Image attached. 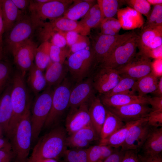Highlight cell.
Instances as JSON below:
<instances>
[{"label": "cell", "instance_id": "1", "mask_svg": "<svg viewBox=\"0 0 162 162\" xmlns=\"http://www.w3.org/2000/svg\"><path fill=\"white\" fill-rule=\"evenodd\" d=\"M67 133L65 128L59 127L42 136L34 146L27 162H35L45 159L58 160L63 157L68 149Z\"/></svg>", "mask_w": 162, "mask_h": 162}, {"label": "cell", "instance_id": "2", "mask_svg": "<svg viewBox=\"0 0 162 162\" xmlns=\"http://www.w3.org/2000/svg\"><path fill=\"white\" fill-rule=\"evenodd\" d=\"M24 78L19 71L15 73L12 79L10 98L13 112L6 134L9 138L22 117L30 108L29 96Z\"/></svg>", "mask_w": 162, "mask_h": 162}, {"label": "cell", "instance_id": "3", "mask_svg": "<svg viewBox=\"0 0 162 162\" xmlns=\"http://www.w3.org/2000/svg\"><path fill=\"white\" fill-rule=\"evenodd\" d=\"M32 132L31 112L28 109L22 117L9 138L15 162H27L29 154Z\"/></svg>", "mask_w": 162, "mask_h": 162}, {"label": "cell", "instance_id": "4", "mask_svg": "<svg viewBox=\"0 0 162 162\" xmlns=\"http://www.w3.org/2000/svg\"><path fill=\"white\" fill-rule=\"evenodd\" d=\"M139 37L134 31L118 42L100 64V67L117 70L128 63L136 53Z\"/></svg>", "mask_w": 162, "mask_h": 162}, {"label": "cell", "instance_id": "5", "mask_svg": "<svg viewBox=\"0 0 162 162\" xmlns=\"http://www.w3.org/2000/svg\"><path fill=\"white\" fill-rule=\"evenodd\" d=\"M73 1L49 0L44 3L31 0L29 15L37 29L49 19L52 20L61 17L66 11Z\"/></svg>", "mask_w": 162, "mask_h": 162}, {"label": "cell", "instance_id": "6", "mask_svg": "<svg viewBox=\"0 0 162 162\" xmlns=\"http://www.w3.org/2000/svg\"><path fill=\"white\" fill-rule=\"evenodd\" d=\"M53 90L48 87L36 97L31 113L32 137L34 141L38 137L50 111Z\"/></svg>", "mask_w": 162, "mask_h": 162}, {"label": "cell", "instance_id": "7", "mask_svg": "<svg viewBox=\"0 0 162 162\" xmlns=\"http://www.w3.org/2000/svg\"><path fill=\"white\" fill-rule=\"evenodd\" d=\"M67 68L73 80L79 82L89 77L93 65L95 63L92 48H88L69 56Z\"/></svg>", "mask_w": 162, "mask_h": 162}, {"label": "cell", "instance_id": "8", "mask_svg": "<svg viewBox=\"0 0 162 162\" xmlns=\"http://www.w3.org/2000/svg\"><path fill=\"white\" fill-rule=\"evenodd\" d=\"M72 87L66 78L53 89L51 109L44 126H51L62 116L69 107L70 91Z\"/></svg>", "mask_w": 162, "mask_h": 162}, {"label": "cell", "instance_id": "9", "mask_svg": "<svg viewBox=\"0 0 162 162\" xmlns=\"http://www.w3.org/2000/svg\"><path fill=\"white\" fill-rule=\"evenodd\" d=\"M37 29L29 14H25L7 32L5 43L8 50L12 53L20 45L31 39Z\"/></svg>", "mask_w": 162, "mask_h": 162}, {"label": "cell", "instance_id": "10", "mask_svg": "<svg viewBox=\"0 0 162 162\" xmlns=\"http://www.w3.org/2000/svg\"><path fill=\"white\" fill-rule=\"evenodd\" d=\"M148 117L138 120L129 128L125 140L121 147L123 151L142 148L152 127L148 122Z\"/></svg>", "mask_w": 162, "mask_h": 162}, {"label": "cell", "instance_id": "11", "mask_svg": "<svg viewBox=\"0 0 162 162\" xmlns=\"http://www.w3.org/2000/svg\"><path fill=\"white\" fill-rule=\"evenodd\" d=\"M152 62L150 58L139 51L128 63L116 70L122 77L137 80L151 72Z\"/></svg>", "mask_w": 162, "mask_h": 162}, {"label": "cell", "instance_id": "12", "mask_svg": "<svg viewBox=\"0 0 162 162\" xmlns=\"http://www.w3.org/2000/svg\"><path fill=\"white\" fill-rule=\"evenodd\" d=\"M40 30L42 34L47 38H49L50 35L55 32L74 31L86 36L90 31L79 22L63 16L52 20L49 22H44Z\"/></svg>", "mask_w": 162, "mask_h": 162}, {"label": "cell", "instance_id": "13", "mask_svg": "<svg viewBox=\"0 0 162 162\" xmlns=\"http://www.w3.org/2000/svg\"><path fill=\"white\" fill-rule=\"evenodd\" d=\"M148 104L134 103L120 107L106 108L125 123L148 117L152 111Z\"/></svg>", "mask_w": 162, "mask_h": 162}, {"label": "cell", "instance_id": "14", "mask_svg": "<svg viewBox=\"0 0 162 162\" xmlns=\"http://www.w3.org/2000/svg\"><path fill=\"white\" fill-rule=\"evenodd\" d=\"M37 47L35 43L31 39L20 45L11 53L15 64L24 77L34 64Z\"/></svg>", "mask_w": 162, "mask_h": 162}, {"label": "cell", "instance_id": "15", "mask_svg": "<svg viewBox=\"0 0 162 162\" xmlns=\"http://www.w3.org/2000/svg\"><path fill=\"white\" fill-rule=\"evenodd\" d=\"M72 87L69 108L70 111L78 108L82 104L88 102L95 95L92 78L88 77Z\"/></svg>", "mask_w": 162, "mask_h": 162}, {"label": "cell", "instance_id": "16", "mask_svg": "<svg viewBox=\"0 0 162 162\" xmlns=\"http://www.w3.org/2000/svg\"><path fill=\"white\" fill-rule=\"evenodd\" d=\"M130 32L115 36L100 33L96 37L93 44L95 62L101 64L109 55L115 46L127 36Z\"/></svg>", "mask_w": 162, "mask_h": 162}, {"label": "cell", "instance_id": "17", "mask_svg": "<svg viewBox=\"0 0 162 162\" xmlns=\"http://www.w3.org/2000/svg\"><path fill=\"white\" fill-rule=\"evenodd\" d=\"M88 102L84 103L77 109L70 111L66 119L65 124V129L68 135L92 125L89 113Z\"/></svg>", "mask_w": 162, "mask_h": 162}, {"label": "cell", "instance_id": "18", "mask_svg": "<svg viewBox=\"0 0 162 162\" xmlns=\"http://www.w3.org/2000/svg\"><path fill=\"white\" fill-rule=\"evenodd\" d=\"M117 70L101 68L92 78L95 91L101 95L111 91L121 78Z\"/></svg>", "mask_w": 162, "mask_h": 162}, {"label": "cell", "instance_id": "19", "mask_svg": "<svg viewBox=\"0 0 162 162\" xmlns=\"http://www.w3.org/2000/svg\"><path fill=\"white\" fill-rule=\"evenodd\" d=\"M99 138V136L91 125L67 136V146L71 148H86L92 142Z\"/></svg>", "mask_w": 162, "mask_h": 162}, {"label": "cell", "instance_id": "20", "mask_svg": "<svg viewBox=\"0 0 162 162\" xmlns=\"http://www.w3.org/2000/svg\"><path fill=\"white\" fill-rule=\"evenodd\" d=\"M142 30L139 35V51L143 52L162 45V26L149 27Z\"/></svg>", "mask_w": 162, "mask_h": 162}, {"label": "cell", "instance_id": "21", "mask_svg": "<svg viewBox=\"0 0 162 162\" xmlns=\"http://www.w3.org/2000/svg\"><path fill=\"white\" fill-rule=\"evenodd\" d=\"M117 14L121 28L124 30L142 28L145 22L142 14L129 6L119 9Z\"/></svg>", "mask_w": 162, "mask_h": 162}, {"label": "cell", "instance_id": "22", "mask_svg": "<svg viewBox=\"0 0 162 162\" xmlns=\"http://www.w3.org/2000/svg\"><path fill=\"white\" fill-rule=\"evenodd\" d=\"M88 105L92 124L100 137L101 128L106 118V109L98 96H95L93 98L88 102Z\"/></svg>", "mask_w": 162, "mask_h": 162}, {"label": "cell", "instance_id": "23", "mask_svg": "<svg viewBox=\"0 0 162 162\" xmlns=\"http://www.w3.org/2000/svg\"><path fill=\"white\" fill-rule=\"evenodd\" d=\"M101 95L100 98L106 107H118L134 103L148 104V97L146 96L124 94H116L109 96Z\"/></svg>", "mask_w": 162, "mask_h": 162}, {"label": "cell", "instance_id": "24", "mask_svg": "<svg viewBox=\"0 0 162 162\" xmlns=\"http://www.w3.org/2000/svg\"><path fill=\"white\" fill-rule=\"evenodd\" d=\"M11 84H9L0 96V129L6 135L12 115L10 94Z\"/></svg>", "mask_w": 162, "mask_h": 162}, {"label": "cell", "instance_id": "25", "mask_svg": "<svg viewBox=\"0 0 162 162\" xmlns=\"http://www.w3.org/2000/svg\"><path fill=\"white\" fill-rule=\"evenodd\" d=\"M1 8L4 31L7 32L26 13L19 10L12 0H2Z\"/></svg>", "mask_w": 162, "mask_h": 162}, {"label": "cell", "instance_id": "26", "mask_svg": "<svg viewBox=\"0 0 162 162\" xmlns=\"http://www.w3.org/2000/svg\"><path fill=\"white\" fill-rule=\"evenodd\" d=\"M144 154H155L162 151V127H152L142 147Z\"/></svg>", "mask_w": 162, "mask_h": 162}, {"label": "cell", "instance_id": "27", "mask_svg": "<svg viewBox=\"0 0 162 162\" xmlns=\"http://www.w3.org/2000/svg\"><path fill=\"white\" fill-rule=\"evenodd\" d=\"M68 71V68L65 69L63 64L51 61L44 74L47 87H55L61 84L66 78Z\"/></svg>", "mask_w": 162, "mask_h": 162}, {"label": "cell", "instance_id": "28", "mask_svg": "<svg viewBox=\"0 0 162 162\" xmlns=\"http://www.w3.org/2000/svg\"><path fill=\"white\" fill-rule=\"evenodd\" d=\"M28 72L27 83L35 94H38L48 87L43 71L37 67L34 64Z\"/></svg>", "mask_w": 162, "mask_h": 162}, {"label": "cell", "instance_id": "29", "mask_svg": "<svg viewBox=\"0 0 162 162\" xmlns=\"http://www.w3.org/2000/svg\"><path fill=\"white\" fill-rule=\"evenodd\" d=\"M136 121L125 123L123 127L110 135L104 139H100L99 144L114 148H121L125 140L129 129Z\"/></svg>", "mask_w": 162, "mask_h": 162}, {"label": "cell", "instance_id": "30", "mask_svg": "<svg viewBox=\"0 0 162 162\" xmlns=\"http://www.w3.org/2000/svg\"><path fill=\"white\" fill-rule=\"evenodd\" d=\"M75 3L68 8L63 17L76 21L82 17L95 4L94 0H76Z\"/></svg>", "mask_w": 162, "mask_h": 162}, {"label": "cell", "instance_id": "31", "mask_svg": "<svg viewBox=\"0 0 162 162\" xmlns=\"http://www.w3.org/2000/svg\"><path fill=\"white\" fill-rule=\"evenodd\" d=\"M106 109V118L101 130L100 140L108 137L122 128L125 124L116 115Z\"/></svg>", "mask_w": 162, "mask_h": 162}, {"label": "cell", "instance_id": "32", "mask_svg": "<svg viewBox=\"0 0 162 162\" xmlns=\"http://www.w3.org/2000/svg\"><path fill=\"white\" fill-rule=\"evenodd\" d=\"M116 86L110 92L104 94L105 96H109L116 94H124L135 95L137 91V80L128 77H122Z\"/></svg>", "mask_w": 162, "mask_h": 162}, {"label": "cell", "instance_id": "33", "mask_svg": "<svg viewBox=\"0 0 162 162\" xmlns=\"http://www.w3.org/2000/svg\"><path fill=\"white\" fill-rule=\"evenodd\" d=\"M98 4L92 6L79 22L82 26L90 31L91 28L97 27L104 20Z\"/></svg>", "mask_w": 162, "mask_h": 162}, {"label": "cell", "instance_id": "34", "mask_svg": "<svg viewBox=\"0 0 162 162\" xmlns=\"http://www.w3.org/2000/svg\"><path fill=\"white\" fill-rule=\"evenodd\" d=\"M158 78L151 72L137 80V91L138 95L142 96L154 92L156 90L158 82Z\"/></svg>", "mask_w": 162, "mask_h": 162}, {"label": "cell", "instance_id": "35", "mask_svg": "<svg viewBox=\"0 0 162 162\" xmlns=\"http://www.w3.org/2000/svg\"><path fill=\"white\" fill-rule=\"evenodd\" d=\"M49 44L48 41L42 42L37 47L35 54L34 64L43 71L51 62L49 55Z\"/></svg>", "mask_w": 162, "mask_h": 162}, {"label": "cell", "instance_id": "36", "mask_svg": "<svg viewBox=\"0 0 162 162\" xmlns=\"http://www.w3.org/2000/svg\"><path fill=\"white\" fill-rule=\"evenodd\" d=\"M120 1L117 0H97L104 19L113 17L120 9Z\"/></svg>", "mask_w": 162, "mask_h": 162}, {"label": "cell", "instance_id": "37", "mask_svg": "<svg viewBox=\"0 0 162 162\" xmlns=\"http://www.w3.org/2000/svg\"><path fill=\"white\" fill-rule=\"evenodd\" d=\"M62 162H87V148L67 149Z\"/></svg>", "mask_w": 162, "mask_h": 162}, {"label": "cell", "instance_id": "38", "mask_svg": "<svg viewBox=\"0 0 162 162\" xmlns=\"http://www.w3.org/2000/svg\"><path fill=\"white\" fill-rule=\"evenodd\" d=\"M12 67L8 62L0 60V96L9 84Z\"/></svg>", "mask_w": 162, "mask_h": 162}, {"label": "cell", "instance_id": "39", "mask_svg": "<svg viewBox=\"0 0 162 162\" xmlns=\"http://www.w3.org/2000/svg\"><path fill=\"white\" fill-rule=\"evenodd\" d=\"M49 52L52 62L64 64L68 56V50L54 45L49 42Z\"/></svg>", "mask_w": 162, "mask_h": 162}, {"label": "cell", "instance_id": "40", "mask_svg": "<svg viewBox=\"0 0 162 162\" xmlns=\"http://www.w3.org/2000/svg\"><path fill=\"white\" fill-rule=\"evenodd\" d=\"M130 7L138 12L147 17L151 12V5L146 0L124 1Z\"/></svg>", "mask_w": 162, "mask_h": 162}, {"label": "cell", "instance_id": "41", "mask_svg": "<svg viewBox=\"0 0 162 162\" xmlns=\"http://www.w3.org/2000/svg\"><path fill=\"white\" fill-rule=\"evenodd\" d=\"M100 25L101 31L112 30L118 34L121 28L118 20L113 17L104 18Z\"/></svg>", "mask_w": 162, "mask_h": 162}, {"label": "cell", "instance_id": "42", "mask_svg": "<svg viewBox=\"0 0 162 162\" xmlns=\"http://www.w3.org/2000/svg\"><path fill=\"white\" fill-rule=\"evenodd\" d=\"M90 45V42L87 37L81 35L77 41L70 46L68 57L72 54L89 47Z\"/></svg>", "mask_w": 162, "mask_h": 162}, {"label": "cell", "instance_id": "43", "mask_svg": "<svg viewBox=\"0 0 162 162\" xmlns=\"http://www.w3.org/2000/svg\"><path fill=\"white\" fill-rule=\"evenodd\" d=\"M87 162H103L99 144L87 148Z\"/></svg>", "mask_w": 162, "mask_h": 162}, {"label": "cell", "instance_id": "44", "mask_svg": "<svg viewBox=\"0 0 162 162\" xmlns=\"http://www.w3.org/2000/svg\"><path fill=\"white\" fill-rule=\"evenodd\" d=\"M162 13V4L154 5L147 17L142 29L151 26L159 15Z\"/></svg>", "mask_w": 162, "mask_h": 162}, {"label": "cell", "instance_id": "45", "mask_svg": "<svg viewBox=\"0 0 162 162\" xmlns=\"http://www.w3.org/2000/svg\"><path fill=\"white\" fill-rule=\"evenodd\" d=\"M148 122L152 127H162V111H152L148 117Z\"/></svg>", "mask_w": 162, "mask_h": 162}, {"label": "cell", "instance_id": "46", "mask_svg": "<svg viewBox=\"0 0 162 162\" xmlns=\"http://www.w3.org/2000/svg\"><path fill=\"white\" fill-rule=\"evenodd\" d=\"M50 42L52 44L61 48H64L67 44L66 40L60 32H55L50 36Z\"/></svg>", "mask_w": 162, "mask_h": 162}, {"label": "cell", "instance_id": "47", "mask_svg": "<svg viewBox=\"0 0 162 162\" xmlns=\"http://www.w3.org/2000/svg\"><path fill=\"white\" fill-rule=\"evenodd\" d=\"M14 159L11 145L0 148V162H11Z\"/></svg>", "mask_w": 162, "mask_h": 162}, {"label": "cell", "instance_id": "48", "mask_svg": "<svg viewBox=\"0 0 162 162\" xmlns=\"http://www.w3.org/2000/svg\"><path fill=\"white\" fill-rule=\"evenodd\" d=\"M121 162H140L137 150L131 149L125 151Z\"/></svg>", "mask_w": 162, "mask_h": 162}, {"label": "cell", "instance_id": "49", "mask_svg": "<svg viewBox=\"0 0 162 162\" xmlns=\"http://www.w3.org/2000/svg\"><path fill=\"white\" fill-rule=\"evenodd\" d=\"M59 32L64 37L66 41L67 45L70 46L76 42L81 35L74 31Z\"/></svg>", "mask_w": 162, "mask_h": 162}, {"label": "cell", "instance_id": "50", "mask_svg": "<svg viewBox=\"0 0 162 162\" xmlns=\"http://www.w3.org/2000/svg\"><path fill=\"white\" fill-rule=\"evenodd\" d=\"M124 152L121 149V148H115L113 152L103 162H121Z\"/></svg>", "mask_w": 162, "mask_h": 162}, {"label": "cell", "instance_id": "51", "mask_svg": "<svg viewBox=\"0 0 162 162\" xmlns=\"http://www.w3.org/2000/svg\"><path fill=\"white\" fill-rule=\"evenodd\" d=\"M151 73L158 78L162 76V58L154 59L152 62Z\"/></svg>", "mask_w": 162, "mask_h": 162}, {"label": "cell", "instance_id": "52", "mask_svg": "<svg viewBox=\"0 0 162 162\" xmlns=\"http://www.w3.org/2000/svg\"><path fill=\"white\" fill-rule=\"evenodd\" d=\"M140 162H162L161 153L155 154H139Z\"/></svg>", "mask_w": 162, "mask_h": 162}, {"label": "cell", "instance_id": "53", "mask_svg": "<svg viewBox=\"0 0 162 162\" xmlns=\"http://www.w3.org/2000/svg\"><path fill=\"white\" fill-rule=\"evenodd\" d=\"M148 100L152 106V111H162V97H148Z\"/></svg>", "mask_w": 162, "mask_h": 162}, {"label": "cell", "instance_id": "54", "mask_svg": "<svg viewBox=\"0 0 162 162\" xmlns=\"http://www.w3.org/2000/svg\"><path fill=\"white\" fill-rule=\"evenodd\" d=\"M141 52L150 58H162V45L156 48L148 49Z\"/></svg>", "mask_w": 162, "mask_h": 162}, {"label": "cell", "instance_id": "55", "mask_svg": "<svg viewBox=\"0 0 162 162\" xmlns=\"http://www.w3.org/2000/svg\"><path fill=\"white\" fill-rule=\"evenodd\" d=\"M12 2L20 10L26 12L27 9H29L31 0H12Z\"/></svg>", "mask_w": 162, "mask_h": 162}, {"label": "cell", "instance_id": "56", "mask_svg": "<svg viewBox=\"0 0 162 162\" xmlns=\"http://www.w3.org/2000/svg\"><path fill=\"white\" fill-rule=\"evenodd\" d=\"M1 1H0V46L2 47V35L4 31Z\"/></svg>", "mask_w": 162, "mask_h": 162}, {"label": "cell", "instance_id": "57", "mask_svg": "<svg viewBox=\"0 0 162 162\" xmlns=\"http://www.w3.org/2000/svg\"><path fill=\"white\" fill-rule=\"evenodd\" d=\"M153 93L156 97H162V76L160 77L157 88Z\"/></svg>", "mask_w": 162, "mask_h": 162}, {"label": "cell", "instance_id": "58", "mask_svg": "<svg viewBox=\"0 0 162 162\" xmlns=\"http://www.w3.org/2000/svg\"><path fill=\"white\" fill-rule=\"evenodd\" d=\"M162 26V13L159 15L151 26Z\"/></svg>", "mask_w": 162, "mask_h": 162}, {"label": "cell", "instance_id": "59", "mask_svg": "<svg viewBox=\"0 0 162 162\" xmlns=\"http://www.w3.org/2000/svg\"><path fill=\"white\" fill-rule=\"evenodd\" d=\"M10 145V142L6 139L0 138V148Z\"/></svg>", "mask_w": 162, "mask_h": 162}, {"label": "cell", "instance_id": "60", "mask_svg": "<svg viewBox=\"0 0 162 162\" xmlns=\"http://www.w3.org/2000/svg\"><path fill=\"white\" fill-rule=\"evenodd\" d=\"M150 5H158L162 4V0H146Z\"/></svg>", "mask_w": 162, "mask_h": 162}, {"label": "cell", "instance_id": "61", "mask_svg": "<svg viewBox=\"0 0 162 162\" xmlns=\"http://www.w3.org/2000/svg\"><path fill=\"white\" fill-rule=\"evenodd\" d=\"M35 162H58V161L53 159H45L38 160Z\"/></svg>", "mask_w": 162, "mask_h": 162}, {"label": "cell", "instance_id": "62", "mask_svg": "<svg viewBox=\"0 0 162 162\" xmlns=\"http://www.w3.org/2000/svg\"><path fill=\"white\" fill-rule=\"evenodd\" d=\"M3 52L2 47L0 46V60H2L3 57Z\"/></svg>", "mask_w": 162, "mask_h": 162}, {"label": "cell", "instance_id": "63", "mask_svg": "<svg viewBox=\"0 0 162 162\" xmlns=\"http://www.w3.org/2000/svg\"></svg>", "mask_w": 162, "mask_h": 162}]
</instances>
